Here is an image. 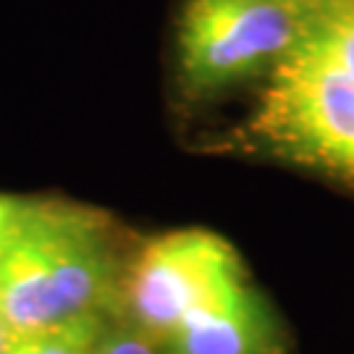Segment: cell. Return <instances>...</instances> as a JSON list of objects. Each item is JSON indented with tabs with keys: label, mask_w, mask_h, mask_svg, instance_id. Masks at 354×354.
Instances as JSON below:
<instances>
[{
	"label": "cell",
	"mask_w": 354,
	"mask_h": 354,
	"mask_svg": "<svg viewBox=\"0 0 354 354\" xmlns=\"http://www.w3.org/2000/svg\"><path fill=\"white\" fill-rule=\"evenodd\" d=\"M97 354H163V349L155 339L129 323V326L108 328Z\"/></svg>",
	"instance_id": "cell-8"
},
{
	"label": "cell",
	"mask_w": 354,
	"mask_h": 354,
	"mask_svg": "<svg viewBox=\"0 0 354 354\" xmlns=\"http://www.w3.org/2000/svg\"><path fill=\"white\" fill-rule=\"evenodd\" d=\"M247 137L276 158L354 181V76L304 37L270 71Z\"/></svg>",
	"instance_id": "cell-2"
},
{
	"label": "cell",
	"mask_w": 354,
	"mask_h": 354,
	"mask_svg": "<svg viewBox=\"0 0 354 354\" xmlns=\"http://www.w3.org/2000/svg\"><path fill=\"white\" fill-rule=\"evenodd\" d=\"M252 286L236 250L203 228L171 231L147 241L124 273L121 304L131 326L160 344L200 310Z\"/></svg>",
	"instance_id": "cell-4"
},
{
	"label": "cell",
	"mask_w": 354,
	"mask_h": 354,
	"mask_svg": "<svg viewBox=\"0 0 354 354\" xmlns=\"http://www.w3.org/2000/svg\"><path fill=\"white\" fill-rule=\"evenodd\" d=\"M124 270L97 210L35 203L0 254V317L16 339L121 307Z\"/></svg>",
	"instance_id": "cell-1"
},
{
	"label": "cell",
	"mask_w": 354,
	"mask_h": 354,
	"mask_svg": "<svg viewBox=\"0 0 354 354\" xmlns=\"http://www.w3.org/2000/svg\"><path fill=\"white\" fill-rule=\"evenodd\" d=\"M32 205H35V200H21V197H11V194H0V254L6 252L16 241V236L21 234Z\"/></svg>",
	"instance_id": "cell-9"
},
{
	"label": "cell",
	"mask_w": 354,
	"mask_h": 354,
	"mask_svg": "<svg viewBox=\"0 0 354 354\" xmlns=\"http://www.w3.org/2000/svg\"><path fill=\"white\" fill-rule=\"evenodd\" d=\"M108 328L105 315L79 317L58 328L19 339L8 354H97Z\"/></svg>",
	"instance_id": "cell-6"
},
{
	"label": "cell",
	"mask_w": 354,
	"mask_h": 354,
	"mask_svg": "<svg viewBox=\"0 0 354 354\" xmlns=\"http://www.w3.org/2000/svg\"><path fill=\"white\" fill-rule=\"evenodd\" d=\"M307 39L354 76V0H323Z\"/></svg>",
	"instance_id": "cell-7"
},
{
	"label": "cell",
	"mask_w": 354,
	"mask_h": 354,
	"mask_svg": "<svg viewBox=\"0 0 354 354\" xmlns=\"http://www.w3.org/2000/svg\"><path fill=\"white\" fill-rule=\"evenodd\" d=\"M19 342L16 336L11 333V328L3 323V317H0V354H8L13 349V344Z\"/></svg>",
	"instance_id": "cell-10"
},
{
	"label": "cell",
	"mask_w": 354,
	"mask_h": 354,
	"mask_svg": "<svg viewBox=\"0 0 354 354\" xmlns=\"http://www.w3.org/2000/svg\"><path fill=\"white\" fill-rule=\"evenodd\" d=\"M286 346L279 315L254 286L189 315L160 342L163 354H286Z\"/></svg>",
	"instance_id": "cell-5"
},
{
	"label": "cell",
	"mask_w": 354,
	"mask_h": 354,
	"mask_svg": "<svg viewBox=\"0 0 354 354\" xmlns=\"http://www.w3.org/2000/svg\"><path fill=\"white\" fill-rule=\"evenodd\" d=\"M323 0H187L178 19V74L213 95L273 71L310 32Z\"/></svg>",
	"instance_id": "cell-3"
}]
</instances>
